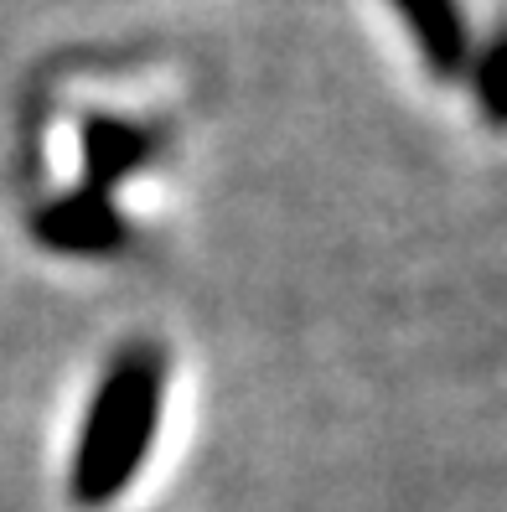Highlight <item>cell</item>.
Segmentation results:
<instances>
[{
  "label": "cell",
  "instance_id": "cell-5",
  "mask_svg": "<svg viewBox=\"0 0 507 512\" xmlns=\"http://www.w3.org/2000/svg\"><path fill=\"white\" fill-rule=\"evenodd\" d=\"M502 42H487L482 52H471V78H476V99H482V114L487 125H502L507 119V99H502Z\"/></svg>",
  "mask_w": 507,
  "mask_h": 512
},
{
  "label": "cell",
  "instance_id": "cell-3",
  "mask_svg": "<svg viewBox=\"0 0 507 512\" xmlns=\"http://www.w3.org/2000/svg\"><path fill=\"white\" fill-rule=\"evenodd\" d=\"M394 11L404 21V32L420 52V63L435 78H466L471 68V21L461 11V0H394Z\"/></svg>",
  "mask_w": 507,
  "mask_h": 512
},
{
  "label": "cell",
  "instance_id": "cell-2",
  "mask_svg": "<svg viewBox=\"0 0 507 512\" xmlns=\"http://www.w3.org/2000/svg\"><path fill=\"white\" fill-rule=\"evenodd\" d=\"M32 238L52 254H73V259H104L130 244V223L114 207L109 192L78 187L68 197H52L32 213Z\"/></svg>",
  "mask_w": 507,
  "mask_h": 512
},
{
  "label": "cell",
  "instance_id": "cell-1",
  "mask_svg": "<svg viewBox=\"0 0 507 512\" xmlns=\"http://www.w3.org/2000/svg\"><path fill=\"white\" fill-rule=\"evenodd\" d=\"M166 394V357L151 342H135L104 368L94 399H88L83 430L73 445L68 487L78 507H104L140 476L156 445Z\"/></svg>",
  "mask_w": 507,
  "mask_h": 512
},
{
  "label": "cell",
  "instance_id": "cell-4",
  "mask_svg": "<svg viewBox=\"0 0 507 512\" xmlns=\"http://www.w3.org/2000/svg\"><path fill=\"white\" fill-rule=\"evenodd\" d=\"M78 150H83V176L94 192H109L114 182L135 176L140 166H151L156 156V135L130 125L114 114H88L78 125Z\"/></svg>",
  "mask_w": 507,
  "mask_h": 512
}]
</instances>
